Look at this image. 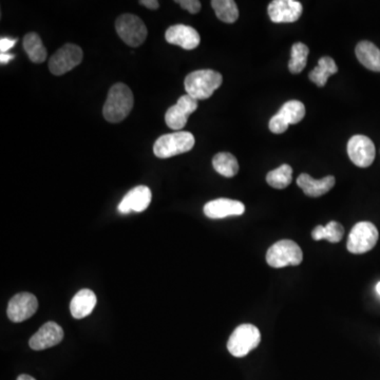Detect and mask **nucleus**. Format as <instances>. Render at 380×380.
<instances>
[{
	"mask_svg": "<svg viewBox=\"0 0 380 380\" xmlns=\"http://www.w3.org/2000/svg\"><path fill=\"white\" fill-rule=\"evenodd\" d=\"M198 109V101L189 97L182 95L177 104L171 106L165 114V122L173 130H181L186 126L187 121L192 113Z\"/></svg>",
	"mask_w": 380,
	"mask_h": 380,
	"instance_id": "obj_11",
	"label": "nucleus"
},
{
	"mask_svg": "<svg viewBox=\"0 0 380 380\" xmlns=\"http://www.w3.org/2000/svg\"><path fill=\"white\" fill-rule=\"evenodd\" d=\"M194 136L190 132L177 131L165 134L155 141L153 153L159 159H169L190 151L194 148Z\"/></svg>",
	"mask_w": 380,
	"mask_h": 380,
	"instance_id": "obj_3",
	"label": "nucleus"
},
{
	"mask_svg": "<svg viewBox=\"0 0 380 380\" xmlns=\"http://www.w3.org/2000/svg\"><path fill=\"white\" fill-rule=\"evenodd\" d=\"M261 334L258 327L245 323L239 325L228 339L227 349L235 357H244L260 344Z\"/></svg>",
	"mask_w": 380,
	"mask_h": 380,
	"instance_id": "obj_5",
	"label": "nucleus"
},
{
	"mask_svg": "<svg viewBox=\"0 0 380 380\" xmlns=\"http://www.w3.org/2000/svg\"><path fill=\"white\" fill-rule=\"evenodd\" d=\"M83 56L81 47L73 44L65 45L50 58L49 69L54 75H62L79 66L83 60Z\"/></svg>",
	"mask_w": 380,
	"mask_h": 380,
	"instance_id": "obj_9",
	"label": "nucleus"
},
{
	"mask_svg": "<svg viewBox=\"0 0 380 380\" xmlns=\"http://www.w3.org/2000/svg\"><path fill=\"white\" fill-rule=\"evenodd\" d=\"M116 29L121 40L130 47L141 46L146 40L148 31L145 23L134 14H123L116 19Z\"/></svg>",
	"mask_w": 380,
	"mask_h": 380,
	"instance_id": "obj_7",
	"label": "nucleus"
},
{
	"mask_svg": "<svg viewBox=\"0 0 380 380\" xmlns=\"http://www.w3.org/2000/svg\"><path fill=\"white\" fill-rule=\"evenodd\" d=\"M344 236V226L336 221H331L327 225H318L312 231V238L315 241L327 240L331 243L340 242Z\"/></svg>",
	"mask_w": 380,
	"mask_h": 380,
	"instance_id": "obj_22",
	"label": "nucleus"
},
{
	"mask_svg": "<svg viewBox=\"0 0 380 380\" xmlns=\"http://www.w3.org/2000/svg\"><path fill=\"white\" fill-rule=\"evenodd\" d=\"M166 42L185 50H194L200 45L201 37L198 31L185 25H175L165 33Z\"/></svg>",
	"mask_w": 380,
	"mask_h": 380,
	"instance_id": "obj_15",
	"label": "nucleus"
},
{
	"mask_svg": "<svg viewBox=\"0 0 380 380\" xmlns=\"http://www.w3.org/2000/svg\"><path fill=\"white\" fill-rule=\"evenodd\" d=\"M293 180V168L284 164L275 170L270 171L266 175V182L273 188L284 189L292 183Z\"/></svg>",
	"mask_w": 380,
	"mask_h": 380,
	"instance_id": "obj_26",
	"label": "nucleus"
},
{
	"mask_svg": "<svg viewBox=\"0 0 380 380\" xmlns=\"http://www.w3.org/2000/svg\"><path fill=\"white\" fill-rule=\"evenodd\" d=\"M17 40H9V38H1L0 40V51L1 53H7L10 49L13 48L16 44Z\"/></svg>",
	"mask_w": 380,
	"mask_h": 380,
	"instance_id": "obj_29",
	"label": "nucleus"
},
{
	"mask_svg": "<svg viewBox=\"0 0 380 380\" xmlns=\"http://www.w3.org/2000/svg\"><path fill=\"white\" fill-rule=\"evenodd\" d=\"M64 339V331L58 323L50 321L45 323L38 332L35 333L29 341L32 350L42 351L58 346Z\"/></svg>",
	"mask_w": 380,
	"mask_h": 380,
	"instance_id": "obj_14",
	"label": "nucleus"
},
{
	"mask_svg": "<svg viewBox=\"0 0 380 380\" xmlns=\"http://www.w3.org/2000/svg\"><path fill=\"white\" fill-rule=\"evenodd\" d=\"M38 309V301L33 294L19 293L10 300L7 314L13 322H23L31 318Z\"/></svg>",
	"mask_w": 380,
	"mask_h": 380,
	"instance_id": "obj_12",
	"label": "nucleus"
},
{
	"mask_svg": "<svg viewBox=\"0 0 380 380\" xmlns=\"http://www.w3.org/2000/svg\"><path fill=\"white\" fill-rule=\"evenodd\" d=\"M134 103V94L128 86L122 83L113 85L103 108L105 120L109 123L122 122L129 116Z\"/></svg>",
	"mask_w": 380,
	"mask_h": 380,
	"instance_id": "obj_1",
	"label": "nucleus"
},
{
	"mask_svg": "<svg viewBox=\"0 0 380 380\" xmlns=\"http://www.w3.org/2000/svg\"><path fill=\"white\" fill-rule=\"evenodd\" d=\"M245 206L242 202L231 199H217L204 206V214L210 219H224L231 216L244 214Z\"/></svg>",
	"mask_w": 380,
	"mask_h": 380,
	"instance_id": "obj_16",
	"label": "nucleus"
},
{
	"mask_svg": "<svg viewBox=\"0 0 380 380\" xmlns=\"http://www.w3.org/2000/svg\"><path fill=\"white\" fill-rule=\"evenodd\" d=\"M17 380H36L35 378H33L32 376L30 375H25V374H23V375L18 376Z\"/></svg>",
	"mask_w": 380,
	"mask_h": 380,
	"instance_id": "obj_32",
	"label": "nucleus"
},
{
	"mask_svg": "<svg viewBox=\"0 0 380 380\" xmlns=\"http://www.w3.org/2000/svg\"><path fill=\"white\" fill-rule=\"evenodd\" d=\"M212 166L219 175L225 177H233L239 171V163L235 155L229 152H220L212 159Z\"/></svg>",
	"mask_w": 380,
	"mask_h": 380,
	"instance_id": "obj_24",
	"label": "nucleus"
},
{
	"mask_svg": "<svg viewBox=\"0 0 380 380\" xmlns=\"http://www.w3.org/2000/svg\"><path fill=\"white\" fill-rule=\"evenodd\" d=\"M338 72L336 62L329 56H323L319 60L318 66L309 72V77L315 85L325 87L329 76L334 75Z\"/></svg>",
	"mask_w": 380,
	"mask_h": 380,
	"instance_id": "obj_21",
	"label": "nucleus"
},
{
	"mask_svg": "<svg viewBox=\"0 0 380 380\" xmlns=\"http://www.w3.org/2000/svg\"><path fill=\"white\" fill-rule=\"evenodd\" d=\"M175 3H179L181 8L187 10L192 14H196L201 10V3L198 0H177Z\"/></svg>",
	"mask_w": 380,
	"mask_h": 380,
	"instance_id": "obj_28",
	"label": "nucleus"
},
{
	"mask_svg": "<svg viewBox=\"0 0 380 380\" xmlns=\"http://www.w3.org/2000/svg\"><path fill=\"white\" fill-rule=\"evenodd\" d=\"M355 53L366 69L380 72V50L373 42L368 40L360 42L355 49Z\"/></svg>",
	"mask_w": 380,
	"mask_h": 380,
	"instance_id": "obj_20",
	"label": "nucleus"
},
{
	"mask_svg": "<svg viewBox=\"0 0 380 380\" xmlns=\"http://www.w3.org/2000/svg\"><path fill=\"white\" fill-rule=\"evenodd\" d=\"M97 296L91 290H81L72 298L70 312L73 318L83 319L90 315L97 305Z\"/></svg>",
	"mask_w": 380,
	"mask_h": 380,
	"instance_id": "obj_19",
	"label": "nucleus"
},
{
	"mask_svg": "<svg viewBox=\"0 0 380 380\" xmlns=\"http://www.w3.org/2000/svg\"><path fill=\"white\" fill-rule=\"evenodd\" d=\"M152 194L147 186L136 187L123 198L118 210L121 214L142 212L147 210L151 202Z\"/></svg>",
	"mask_w": 380,
	"mask_h": 380,
	"instance_id": "obj_17",
	"label": "nucleus"
},
{
	"mask_svg": "<svg viewBox=\"0 0 380 380\" xmlns=\"http://www.w3.org/2000/svg\"><path fill=\"white\" fill-rule=\"evenodd\" d=\"M140 5H144V7L150 10H157L160 7L159 1H157V0H141Z\"/></svg>",
	"mask_w": 380,
	"mask_h": 380,
	"instance_id": "obj_30",
	"label": "nucleus"
},
{
	"mask_svg": "<svg viewBox=\"0 0 380 380\" xmlns=\"http://www.w3.org/2000/svg\"><path fill=\"white\" fill-rule=\"evenodd\" d=\"M309 47L302 44V42H296L292 47V55L288 62V69L290 73L298 74L303 71L304 68L307 67V56H309Z\"/></svg>",
	"mask_w": 380,
	"mask_h": 380,
	"instance_id": "obj_27",
	"label": "nucleus"
},
{
	"mask_svg": "<svg viewBox=\"0 0 380 380\" xmlns=\"http://www.w3.org/2000/svg\"><path fill=\"white\" fill-rule=\"evenodd\" d=\"M212 9L220 21L233 23L239 18V10L233 0H212Z\"/></svg>",
	"mask_w": 380,
	"mask_h": 380,
	"instance_id": "obj_25",
	"label": "nucleus"
},
{
	"mask_svg": "<svg viewBox=\"0 0 380 380\" xmlns=\"http://www.w3.org/2000/svg\"><path fill=\"white\" fill-rule=\"evenodd\" d=\"M303 260V253L292 240H281L273 244L266 253V262L274 268L297 266Z\"/></svg>",
	"mask_w": 380,
	"mask_h": 380,
	"instance_id": "obj_4",
	"label": "nucleus"
},
{
	"mask_svg": "<svg viewBox=\"0 0 380 380\" xmlns=\"http://www.w3.org/2000/svg\"><path fill=\"white\" fill-rule=\"evenodd\" d=\"M304 116H305V107L301 101L296 99L288 101L278 111V113L270 118L268 127L273 134H284L290 125L301 122Z\"/></svg>",
	"mask_w": 380,
	"mask_h": 380,
	"instance_id": "obj_8",
	"label": "nucleus"
},
{
	"mask_svg": "<svg viewBox=\"0 0 380 380\" xmlns=\"http://www.w3.org/2000/svg\"><path fill=\"white\" fill-rule=\"evenodd\" d=\"M223 77L214 70H198L186 76L184 86L189 97L197 101L207 99L222 85Z\"/></svg>",
	"mask_w": 380,
	"mask_h": 380,
	"instance_id": "obj_2",
	"label": "nucleus"
},
{
	"mask_svg": "<svg viewBox=\"0 0 380 380\" xmlns=\"http://www.w3.org/2000/svg\"><path fill=\"white\" fill-rule=\"evenodd\" d=\"M348 155L356 166L366 168L375 160V145L371 138L362 134L352 136L348 143Z\"/></svg>",
	"mask_w": 380,
	"mask_h": 380,
	"instance_id": "obj_10",
	"label": "nucleus"
},
{
	"mask_svg": "<svg viewBox=\"0 0 380 380\" xmlns=\"http://www.w3.org/2000/svg\"><path fill=\"white\" fill-rule=\"evenodd\" d=\"M379 233L371 222H359L352 228L349 235L346 247L350 253L362 255L374 249L377 243Z\"/></svg>",
	"mask_w": 380,
	"mask_h": 380,
	"instance_id": "obj_6",
	"label": "nucleus"
},
{
	"mask_svg": "<svg viewBox=\"0 0 380 380\" xmlns=\"http://www.w3.org/2000/svg\"><path fill=\"white\" fill-rule=\"evenodd\" d=\"M376 290H377L378 295L380 296V282L376 286Z\"/></svg>",
	"mask_w": 380,
	"mask_h": 380,
	"instance_id": "obj_33",
	"label": "nucleus"
},
{
	"mask_svg": "<svg viewBox=\"0 0 380 380\" xmlns=\"http://www.w3.org/2000/svg\"><path fill=\"white\" fill-rule=\"evenodd\" d=\"M23 49L29 58L35 64H42L47 60V50L40 35L31 32L23 38Z\"/></svg>",
	"mask_w": 380,
	"mask_h": 380,
	"instance_id": "obj_23",
	"label": "nucleus"
},
{
	"mask_svg": "<svg viewBox=\"0 0 380 380\" xmlns=\"http://www.w3.org/2000/svg\"><path fill=\"white\" fill-rule=\"evenodd\" d=\"M335 177L327 175L321 180H315L307 173H302L298 177L297 184L303 190L304 194L312 198L323 196L335 186Z\"/></svg>",
	"mask_w": 380,
	"mask_h": 380,
	"instance_id": "obj_18",
	"label": "nucleus"
},
{
	"mask_svg": "<svg viewBox=\"0 0 380 380\" xmlns=\"http://www.w3.org/2000/svg\"><path fill=\"white\" fill-rule=\"evenodd\" d=\"M302 11L301 3L296 0H274L268 5V16L275 23H295Z\"/></svg>",
	"mask_w": 380,
	"mask_h": 380,
	"instance_id": "obj_13",
	"label": "nucleus"
},
{
	"mask_svg": "<svg viewBox=\"0 0 380 380\" xmlns=\"http://www.w3.org/2000/svg\"><path fill=\"white\" fill-rule=\"evenodd\" d=\"M13 58H14V55H13V54H9V53H1L0 54V62H1V64H8V62H10V60H13Z\"/></svg>",
	"mask_w": 380,
	"mask_h": 380,
	"instance_id": "obj_31",
	"label": "nucleus"
}]
</instances>
